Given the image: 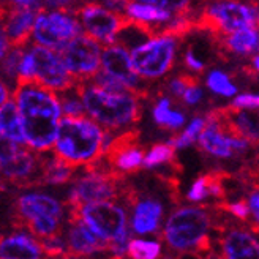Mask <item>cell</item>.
I'll return each instance as SVG.
<instances>
[{"instance_id":"6da1fadb","label":"cell","mask_w":259,"mask_h":259,"mask_svg":"<svg viewBox=\"0 0 259 259\" xmlns=\"http://www.w3.org/2000/svg\"><path fill=\"white\" fill-rule=\"evenodd\" d=\"M13 98L19 108L25 144L36 152L53 149L62 120L57 92L36 79L19 77L13 90Z\"/></svg>"},{"instance_id":"7a4b0ae2","label":"cell","mask_w":259,"mask_h":259,"mask_svg":"<svg viewBox=\"0 0 259 259\" xmlns=\"http://www.w3.org/2000/svg\"><path fill=\"white\" fill-rule=\"evenodd\" d=\"M213 209L207 205H190L176 209L161 231L160 240L167 245V250L176 254L194 253L210 256L217 251L212 234Z\"/></svg>"},{"instance_id":"3957f363","label":"cell","mask_w":259,"mask_h":259,"mask_svg":"<svg viewBox=\"0 0 259 259\" xmlns=\"http://www.w3.org/2000/svg\"><path fill=\"white\" fill-rule=\"evenodd\" d=\"M112 138V130H101L98 123L87 119L85 115H65L59 125L54 155L74 167H87L103 158Z\"/></svg>"},{"instance_id":"277c9868","label":"cell","mask_w":259,"mask_h":259,"mask_svg":"<svg viewBox=\"0 0 259 259\" xmlns=\"http://www.w3.org/2000/svg\"><path fill=\"white\" fill-rule=\"evenodd\" d=\"M10 223L36 239L63 236V205L45 193H25L10 204Z\"/></svg>"},{"instance_id":"5b68a950","label":"cell","mask_w":259,"mask_h":259,"mask_svg":"<svg viewBox=\"0 0 259 259\" xmlns=\"http://www.w3.org/2000/svg\"><path fill=\"white\" fill-rule=\"evenodd\" d=\"M85 111L92 119L108 130H120L141 120V98L135 94L109 92L94 82H77Z\"/></svg>"},{"instance_id":"8992f818","label":"cell","mask_w":259,"mask_h":259,"mask_svg":"<svg viewBox=\"0 0 259 259\" xmlns=\"http://www.w3.org/2000/svg\"><path fill=\"white\" fill-rule=\"evenodd\" d=\"M70 217H77L92 229L97 236L111 243V253L115 256H126L128 220L123 207L112 201L89 202L81 207L68 209Z\"/></svg>"},{"instance_id":"52a82bcc","label":"cell","mask_w":259,"mask_h":259,"mask_svg":"<svg viewBox=\"0 0 259 259\" xmlns=\"http://www.w3.org/2000/svg\"><path fill=\"white\" fill-rule=\"evenodd\" d=\"M126 176L114 171L103 160L85 167V172L76 179L67 199V207H81L89 202L120 201Z\"/></svg>"},{"instance_id":"ba28073f","label":"cell","mask_w":259,"mask_h":259,"mask_svg":"<svg viewBox=\"0 0 259 259\" xmlns=\"http://www.w3.org/2000/svg\"><path fill=\"white\" fill-rule=\"evenodd\" d=\"M247 27H259V8L239 0H213L194 19V30L207 32L212 38Z\"/></svg>"},{"instance_id":"9c48e42d","label":"cell","mask_w":259,"mask_h":259,"mask_svg":"<svg viewBox=\"0 0 259 259\" xmlns=\"http://www.w3.org/2000/svg\"><path fill=\"white\" fill-rule=\"evenodd\" d=\"M213 232L223 259H259V240L248 226L220 209H213Z\"/></svg>"},{"instance_id":"30bf717a","label":"cell","mask_w":259,"mask_h":259,"mask_svg":"<svg viewBox=\"0 0 259 259\" xmlns=\"http://www.w3.org/2000/svg\"><path fill=\"white\" fill-rule=\"evenodd\" d=\"M43 157L25 146L2 139V177L4 184L18 188L40 187Z\"/></svg>"},{"instance_id":"8fae6325","label":"cell","mask_w":259,"mask_h":259,"mask_svg":"<svg viewBox=\"0 0 259 259\" xmlns=\"http://www.w3.org/2000/svg\"><path fill=\"white\" fill-rule=\"evenodd\" d=\"M176 36L158 35L133 51V67L146 79H157L172 68L176 60Z\"/></svg>"},{"instance_id":"7c38bea8","label":"cell","mask_w":259,"mask_h":259,"mask_svg":"<svg viewBox=\"0 0 259 259\" xmlns=\"http://www.w3.org/2000/svg\"><path fill=\"white\" fill-rule=\"evenodd\" d=\"M81 21L74 13L46 10L36 18L33 40L36 45L59 51L81 33Z\"/></svg>"},{"instance_id":"4fadbf2b","label":"cell","mask_w":259,"mask_h":259,"mask_svg":"<svg viewBox=\"0 0 259 259\" xmlns=\"http://www.w3.org/2000/svg\"><path fill=\"white\" fill-rule=\"evenodd\" d=\"M120 201L132 209V231L138 236H158L161 234V222L164 209L163 204L153 196L142 194L133 184L126 182Z\"/></svg>"},{"instance_id":"5bb4252c","label":"cell","mask_w":259,"mask_h":259,"mask_svg":"<svg viewBox=\"0 0 259 259\" xmlns=\"http://www.w3.org/2000/svg\"><path fill=\"white\" fill-rule=\"evenodd\" d=\"M57 53L63 59L76 82L90 81L100 71L103 51L100 41L94 36L79 33Z\"/></svg>"},{"instance_id":"9a60e30c","label":"cell","mask_w":259,"mask_h":259,"mask_svg":"<svg viewBox=\"0 0 259 259\" xmlns=\"http://www.w3.org/2000/svg\"><path fill=\"white\" fill-rule=\"evenodd\" d=\"M139 130H125L120 135H114L101 160L123 176L139 172L147 153L139 144Z\"/></svg>"},{"instance_id":"2e32d148","label":"cell","mask_w":259,"mask_h":259,"mask_svg":"<svg viewBox=\"0 0 259 259\" xmlns=\"http://www.w3.org/2000/svg\"><path fill=\"white\" fill-rule=\"evenodd\" d=\"M74 15L79 18L87 35L108 45L115 43V36L126 22V15H119L117 11L106 8L100 2H87L77 8Z\"/></svg>"},{"instance_id":"e0dca14e","label":"cell","mask_w":259,"mask_h":259,"mask_svg":"<svg viewBox=\"0 0 259 259\" xmlns=\"http://www.w3.org/2000/svg\"><path fill=\"white\" fill-rule=\"evenodd\" d=\"M30 54L35 65V79L38 82L54 92H60L77 84L59 53L41 45H33L30 48Z\"/></svg>"},{"instance_id":"ac0fdd59","label":"cell","mask_w":259,"mask_h":259,"mask_svg":"<svg viewBox=\"0 0 259 259\" xmlns=\"http://www.w3.org/2000/svg\"><path fill=\"white\" fill-rule=\"evenodd\" d=\"M101 67L111 76L117 77L141 100L147 98V84L141 81V74L135 70L126 48L120 45L106 46L101 54Z\"/></svg>"},{"instance_id":"d6986e66","label":"cell","mask_w":259,"mask_h":259,"mask_svg":"<svg viewBox=\"0 0 259 259\" xmlns=\"http://www.w3.org/2000/svg\"><path fill=\"white\" fill-rule=\"evenodd\" d=\"M205 117H207V125L198 139L201 150H204L205 153H209L217 158H231L236 153L248 152L250 147L253 146L247 139L231 136L222 126V123L210 117L209 114Z\"/></svg>"},{"instance_id":"ffe728a7","label":"cell","mask_w":259,"mask_h":259,"mask_svg":"<svg viewBox=\"0 0 259 259\" xmlns=\"http://www.w3.org/2000/svg\"><path fill=\"white\" fill-rule=\"evenodd\" d=\"M40 13L38 10L22 8L8 2L2 4V33L8 38L11 48H24L29 43Z\"/></svg>"},{"instance_id":"44dd1931","label":"cell","mask_w":259,"mask_h":259,"mask_svg":"<svg viewBox=\"0 0 259 259\" xmlns=\"http://www.w3.org/2000/svg\"><path fill=\"white\" fill-rule=\"evenodd\" d=\"M67 253L73 256L90 257L95 254L111 253V243L103 240L90 229L81 218L68 215V229L65 236Z\"/></svg>"},{"instance_id":"7402d4cb","label":"cell","mask_w":259,"mask_h":259,"mask_svg":"<svg viewBox=\"0 0 259 259\" xmlns=\"http://www.w3.org/2000/svg\"><path fill=\"white\" fill-rule=\"evenodd\" d=\"M0 256L2 259H46L40 240L24 232L2 237Z\"/></svg>"},{"instance_id":"603a6c76","label":"cell","mask_w":259,"mask_h":259,"mask_svg":"<svg viewBox=\"0 0 259 259\" xmlns=\"http://www.w3.org/2000/svg\"><path fill=\"white\" fill-rule=\"evenodd\" d=\"M215 40L220 41V49L237 56H250L259 53V29L247 27L236 30L229 35L218 36Z\"/></svg>"},{"instance_id":"cb8c5ba5","label":"cell","mask_w":259,"mask_h":259,"mask_svg":"<svg viewBox=\"0 0 259 259\" xmlns=\"http://www.w3.org/2000/svg\"><path fill=\"white\" fill-rule=\"evenodd\" d=\"M0 130H2V139H8L16 144H25L24 128L18 103L15 98H10L5 103H2V115H0Z\"/></svg>"},{"instance_id":"d4e9b609","label":"cell","mask_w":259,"mask_h":259,"mask_svg":"<svg viewBox=\"0 0 259 259\" xmlns=\"http://www.w3.org/2000/svg\"><path fill=\"white\" fill-rule=\"evenodd\" d=\"M77 167L65 163L57 155L53 158L43 157V167H41V179L40 185H63L68 184L74 177Z\"/></svg>"},{"instance_id":"484cf974","label":"cell","mask_w":259,"mask_h":259,"mask_svg":"<svg viewBox=\"0 0 259 259\" xmlns=\"http://www.w3.org/2000/svg\"><path fill=\"white\" fill-rule=\"evenodd\" d=\"M125 15L133 19L147 22V24H152V22L163 24V22H171L174 19V13L158 8L155 5L141 4V2H136V0H128Z\"/></svg>"},{"instance_id":"4316f807","label":"cell","mask_w":259,"mask_h":259,"mask_svg":"<svg viewBox=\"0 0 259 259\" xmlns=\"http://www.w3.org/2000/svg\"><path fill=\"white\" fill-rule=\"evenodd\" d=\"M176 161V147L171 142H160V144H153L147 150L144 167L146 169H158V167L169 166Z\"/></svg>"},{"instance_id":"83f0119b","label":"cell","mask_w":259,"mask_h":259,"mask_svg":"<svg viewBox=\"0 0 259 259\" xmlns=\"http://www.w3.org/2000/svg\"><path fill=\"white\" fill-rule=\"evenodd\" d=\"M153 120L161 128L177 130L185 123V115L171 108V101L167 98H161L153 108Z\"/></svg>"},{"instance_id":"f1b7e54d","label":"cell","mask_w":259,"mask_h":259,"mask_svg":"<svg viewBox=\"0 0 259 259\" xmlns=\"http://www.w3.org/2000/svg\"><path fill=\"white\" fill-rule=\"evenodd\" d=\"M57 95L62 106V112L65 115H68V117H82L84 112H87L77 84H74L70 89L60 90V92H57Z\"/></svg>"},{"instance_id":"f546056e","label":"cell","mask_w":259,"mask_h":259,"mask_svg":"<svg viewBox=\"0 0 259 259\" xmlns=\"http://www.w3.org/2000/svg\"><path fill=\"white\" fill-rule=\"evenodd\" d=\"M126 256L130 259H160L161 243L153 240L132 239L126 248Z\"/></svg>"},{"instance_id":"4dcf8cb0","label":"cell","mask_w":259,"mask_h":259,"mask_svg":"<svg viewBox=\"0 0 259 259\" xmlns=\"http://www.w3.org/2000/svg\"><path fill=\"white\" fill-rule=\"evenodd\" d=\"M207 125V117H196L190 122V125L184 130L182 133L174 136L169 142L176 147V149H185L190 147L191 144H194V141H198L202 130Z\"/></svg>"},{"instance_id":"1f68e13d","label":"cell","mask_w":259,"mask_h":259,"mask_svg":"<svg viewBox=\"0 0 259 259\" xmlns=\"http://www.w3.org/2000/svg\"><path fill=\"white\" fill-rule=\"evenodd\" d=\"M207 87L222 97H232L237 94V87L229 81L223 71H212L207 76Z\"/></svg>"},{"instance_id":"d6a6232c","label":"cell","mask_w":259,"mask_h":259,"mask_svg":"<svg viewBox=\"0 0 259 259\" xmlns=\"http://www.w3.org/2000/svg\"><path fill=\"white\" fill-rule=\"evenodd\" d=\"M22 48H11L8 51V54L5 57H2L4 60V76L7 77L8 81H18L19 77V71H21V63H22V59H24V53L21 51Z\"/></svg>"},{"instance_id":"836d02e7","label":"cell","mask_w":259,"mask_h":259,"mask_svg":"<svg viewBox=\"0 0 259 259\" xmlns=\"http://www.w3.org/2000/svg\"><path fill=\"white\" fill-rule=\"evenodd\" d=\"M136 2L155 5L171 11L174 15H190L194 5V0H136Z\"/></svg>"},{"instance_id":"e575fe53","label":"cell","mask_w":259,"mask_h":259,"mask_svg":"<svg viewBox=\"0 0 259 259\" xmlns=\"http://www.w3.org/2000/svg\"><path fill=\"white\" fill-rule=\"evenodd\" d=\"M90 82H94L95 85L105 89V90H109V92H119V94H133L132 90H130L123 82H120L117 77L111 76L109 73H106L105 70L103 71H98Z\"/></svg>"},{"instance_id":"d590c367","label":"cell","mask_w":259,"mask_h":259,"mask_svg":"<svg viewBox=\"0 0 259 259\" xmlns=\"http://www.w3.org/2000/svg\"><path fill=\"white\" fill-rule=\"evenodd\" d=\"M199 85V77H194L193 74H179L177 77H172L167 84L169 87V92L176 97V98H182L184 94L190 87H196Z\"/></svg>"},{"instance_id":"8d00e7d4","label":"cell","mask_w":259,"mask_h":259,"mask_svg":"<svg viewBox=\"0 0 259 259\" xmlns=\"http://www.w3.org/2000/svg\"><path fill=\"white\" fill-rule=\"evenodd\" d=\"M43 10H57V11H70L74 13L79 7H82L84 0H41Z\"/></svg>"},{"instance_id":"74e56055","label":"cell","mask_w":259,"mask_h":259,"mask_svg":"<svg viewBox=\"0 0 259 259\" xmlns=\"http://www.w3.org/2000/svg\"><path fill=\"white\" fill-rule=\"evenodd\" d=\"M232 105L239 108H247V109H259V95H253V94L239 95L232 101Z\"/></svg>"},{"instance_id":"f35d334b","label":"cell","mask_w":259,"mask_h":259,"mask_svg":"<svg viewBox=\"0 0 259 259\" xmlns=\"http://www.w3.org/2000/svg\"><path fill=\"white\" fill-rule=\"evenodd\" d=\"M248 205L251 209V213H253V218L254 222L259 223V187L257 185H250L248 187Z\"/></svg>"},{"instance_id":"ab89813d","label":"cell","mask_w":259,"mask_h":259,"mask_svg":"<svg viewBox=\"0 0 259 259\" xmlns=\"http://www.w3.org/2000/svg\"><path fill=\"white\" fill-rule=\"evenodd\" d=\"M184 62H185V65L193 73H202L205 70V63L196 54H194V51H191V49L185 53Z\"/></svg>"},{"instance_id":"60d3db41","label":"cell","mask_w":259,"mask_h":259,"mask_svg":"<svg viewBox=\"0 0 259 259\" xmlns=\"http://www.w3.org/2000/svg\"><path fill=\"white\" fill-rule=\"evenodd\" d=\"M239 176L247 182L248 185H257L259 187V164L253 163L251 166L245 167L239 172Z\"/></svg>"},{"instance_id":"b9f144b4","label":"cell","mask_w":259,"mask_h":259,"mask_svg":"<svg viewBox=\"0 0 259 259\" xmlns=\"http://www.w3.org/2000/svg\"><path fill=\"white\" fill-rule=\"evenodd\" d=\"M184 101L187 103V105H196V103L201 101L202 98V90L199 89V85L196 87H190L187 92L184 94Z\"/></svg>"},{"instance_id":"7bdbcfd3","label":"cell","mask_w":259,"mask_h":259,"mask_svg":"<svg viewBox=\"0 0 259 259\" xmlns=\"http://www.w3.org/2000/svg\"><path fill=\"white\" fill-rule=\"evenodd\" d=\"M4 2L13 4V5H18L22 8H30V10H43V2L41 0H4Z\"/></svg>"},{"instance_id":"ee69618b","label":"cell","mask_w":259,"mask_h":259,"mask_svg":"<svg viewBox=\"0 0 259 259\" xmlns=\"http://www.w3.org/2000/svg\"><path fill=\"white\" fill-rule=\"evenodd\" d=\"M251 68H253V71L259 73V56H254L251 59Z\"/></svg>"},{"instance_id":"f6af8a7d","label":"cell","mask_w":259,"mask_h":259,"mask_svg":"<svg viewBox=\"0 0 259 259\" xmlns=\"http://www.w3.org/2000/svg\"><path fill=\"white\" fill-rule=\"evenodd\" d=\"M207 259H223V256H222V254H220V251L217 250L215 253H212V254H210L209 257H207Z\"/></svg>"},{"instance_id":"bcb514c9","label":"cell","mask_w":259,"mask_h":259,"mask_svg":"<svg viewBox=\"0 0 259 259\" xmlns=\"http://www.w3.org/2000/svg\"><path fill=\"white\" fill-rule=\"evenodd\" d=\"M251 2H257V0H251Z\"/></svg>"}]
</instances>
